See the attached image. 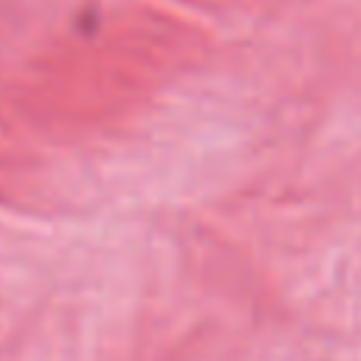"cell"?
Wrapping results in <instances>:
<instances>
[]
</instances>
